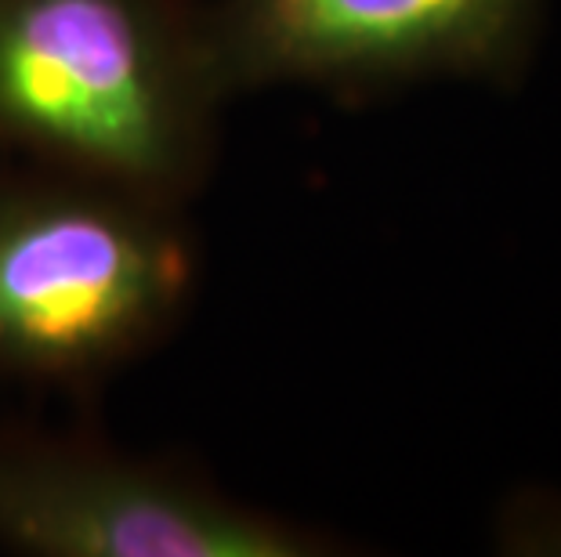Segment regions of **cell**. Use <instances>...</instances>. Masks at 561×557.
Here are the masks:
<instances>
[{
    "label": "cell",
    "instance_id": "1",
    "mask_svg": "<svg viewBox=\"0 0 561 557\" xmlns=\"http://www.w3.org/2000/svg\"><path fill=\"white\" fill-rule=\"evenodd\" d=\"M232 102L196 0H0V152L185 207Z\"/></svg>",
    "mask_w": 561,
    "mask_h": 557
},
{
    "label": "cell",
    "instance_id": "2",
    "mask_svg": "<svg viewBox=\"0 0 561 557\" xmlns=\"http://www.w3.org/2000/svg\"><path fill=\"white\" fill-rule=\"evenodd\" d=\"M182 210L66 171L0 177V381L88 387L171 334L196 290Z\"/></svg>",
    "mask_w": 561,
    "mask_h": 557
},
{
    "label": "cell",
    "instance_id": "3",
    "mask_svg": "<svg viewBox=\"0 0 561 557\" xmlns=\"http://www.w3.org/2000/svg\"><path fill=\"white\" fill-rule=\"evenodd\" d=\"M0 550L26 557H319L327 539L203 474L88 434L0 428Z\"/></svg>",
    "mask_w": 561,
    "mask_h": 557
},
{
    "label": "cell",
    "instance_id": "4",
    "mask_svg": "<svg viewBox=\"0 0 561 557\" xmlns=\"http://www.w3.org/2000/svg\"><path fill=\"white\" fill-rule=\"evenodd\" d=\"M540 0H218L214 62L236 94L369 91L421 77H507L529 51Z\"/></svg>",
    "mask_w": 561,
    "mask_h": 557
}]
</instances>
